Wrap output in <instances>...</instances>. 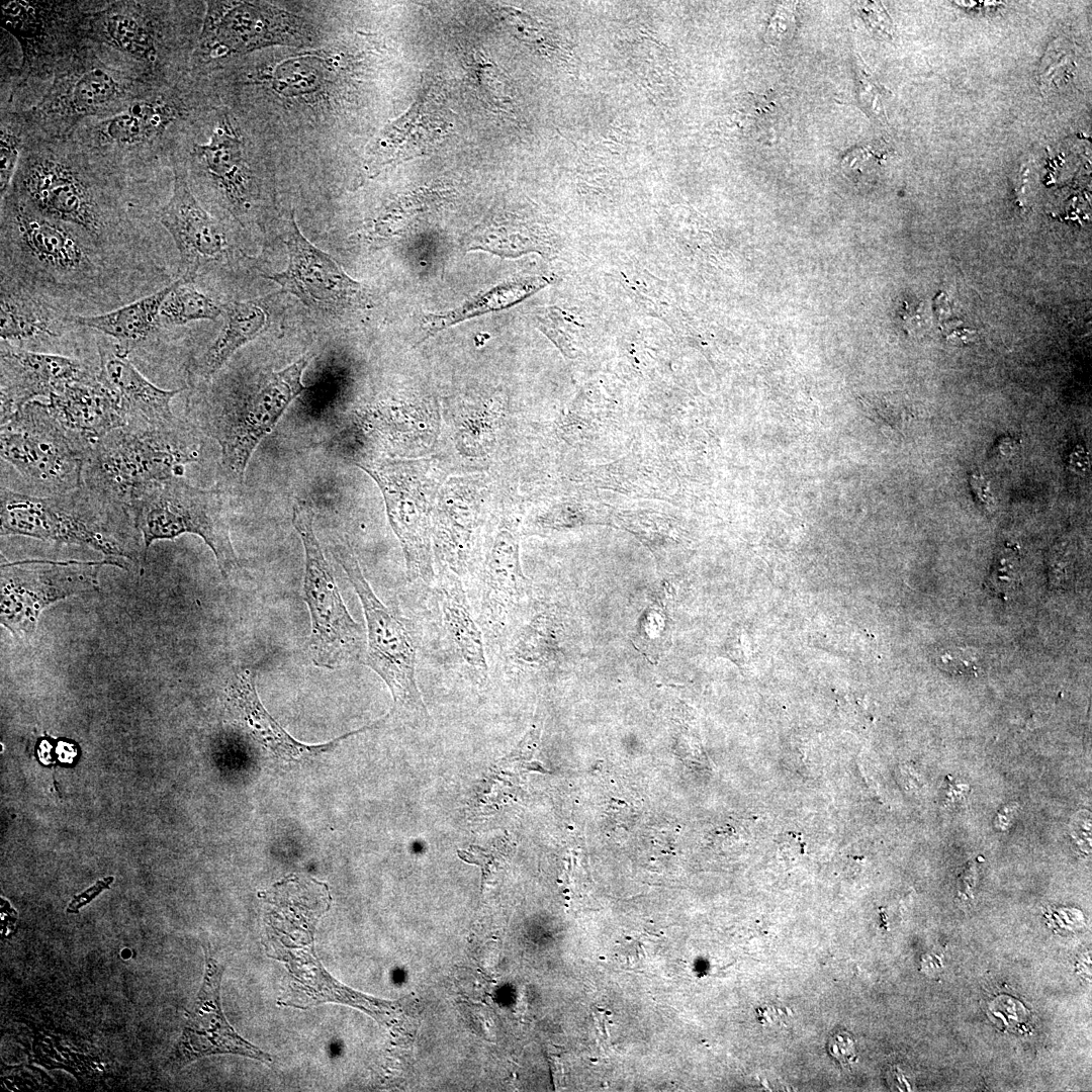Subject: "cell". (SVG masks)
Returning a JSON list of instances; mask_svg holds the SVG:
<instances>
[{"instance_id": "6da1fadb", "label": "cell", "mask_w": 1092, "mask_h": 1092, "mask_svg": "<svg viewBox=\"0 0 1092 1092\" xmlns=\"http://www.w3.org/2000/svg\"><path fill=\"white\" fill-rule=\"evenodd\" d=\"M111 259L73 228L47 218L15 196L1 218V284L66 301L101 290Z\"/></svg>"}, {"instance_id": "7a4b0ae2", "label": "cell", "mask_w": 1092, "mask_h": 1092, "mask_svg": "<svg viewBox=\"0 0 1092 1092\" xmlns=\"http://www.w3.org/2000/svg\"><path fill=\"white\" fill-rule=\"evenodd\" d=\"M266 904L267 953L284 962L289 974L281 1004L306 1008L352 996L322 967L314 950L315 925L331 906L327 884L292 875L259 895Z\"/></svg>"}, {"instance_id": "3957f363", "label": "cell", "mask_w": 1092, "mask_h": 1092, "mask_svg": "<svg viewBox=\"0 0 1092 1092\" xmlns=\"http://www.w3.org/2000/svg\"><path fill=\"white\" fill-rule=\"evenodd\" d=\"M198 447L174 424L160 428L118 427L85 453L83 486L116 506L128 509L153 485L180 476L195 461Z\"/></svg>"}, {"instance_id": "277c9868", "label": "cell", "mask_w": 1092, "mask_h": 1092, "mask_svg": "<svg viewBox=\"0 0 1092 1092\" xmlns=\"http://www.w3.org/2000/svg\"><path fill=\"white\" fill-rule=\"evenodd\" d=\"M336 560L346 572L361 603L366 622V647L361 663L372 669L387 686L393 712L418 720L428 710L417 682L418 640L411 621L384 605L364 576L351 547L337 544Z\"/></svg>"}, {"instance_id": "5b68a950", "label": "cell", "mask_w": 1092, "mask_h": 1092, "mask_svg": "<svg viewBox=\"0 0 1092 1092\" xmlns=\"http://www.w3.org/2000/svg\"><path fill=\"white\" fill-rule=\"evenodd\" d=\"M128 510L143 534L146 550L157 540L195 534L212 550L224 577L237 568L222 490L198 488L176 476L147 489Z\"/></svg>"}, {"instance_id": "8992f818", "label": "cell", "mask_w": 1092, "mask_h": 1092, "mask_svg": "<svg viewBox=\"0 0 1092 1092\" xmlns=\"http://www.w3.org/2000/svg\"><path fill=\"white\" fill-rule=\"evenodd\" d=\"M292 524L305 555L303 593L310 614L307 646L314 665L337 669L362 661L365 641L362 626L349 613L333 569L313 529V511L303 502L293 507Z\"/></svg>"}, {"instance_id": "52a82bcc", "label": "cell", "mask_w": 1092, "mask_h": 1092, "mask_svg": "<svg viewBox=\"0 0 1092 1092\" xmlns=\"http://www.w3.org/2000/svg\"><path fill=\"white\" fill-rule=\"evenodd\" d=\"M307 364L308 358L302 356L282 370L264 373L240 398L228 399L206 412L203 422L220 446L221 466L228 476L244 478L259 443L305 389L302 374Z\"/></svg>"}, {"instance_id": "ba28073f", "label": "cell", "mask_w": 1092, "mask_h": 1092, "mask_svg": "<svg viewBox=\"0 0 1092 1092\" xmlns=\"http://www.w3.org/2000/svg\"><path fill=\"white\" fill-rule=\"evenodd\" d=\"M85 451L48 403L30 401L1 424L2 460L28 483L50 494L83 486Z\"/></svg>"}, {"instance_id": "9c48e42d", "label": "cell", "mask_w": 1092, "mask_h": 1092, "mask_svg": "<svg viewBox=\"0 0 1092 1092\" xmlns=\"http://www.w3.org/2000/svg\"><path fill=\"white\" fill-rule=\"evenodd\" d=\"M356 464L378 484L389 524L402 548L410 581L435 579L432 519L438 476L425 460H363Z\"/></svg>"}, {"instance_id": "30bf717a", "label": "cell", "mask_w": 1092, "mask_h": 1092, "mask_svg": "<svg viewBox=\"0 0 1092 1092\" xmlns=\"http://www.w3.org/2000/svg\"><path fill=\"white\" fill-rule=\"evenodd\" d=\"M1 532L42 540L90 545L107 554H125L104 533L101 509L113 505L86 487L48 494H24L1 486ZM116 506V505H115Z\"/></svg>"}, {"instance_id": "8fae6325", "label": "cell", "mask_w": 1092, "mask_h": 1092, "mask_svg": "<svg viewBox=\"0 0 1092 1092\" xmlns=\"http://www.w3.org/2000/svg\"><path fill=\"white\" fill-rule=\"evenodd\" d=\"M17 196L34 212L65 223L111 259L109 221L94 186L70 165L54 159H33L17 178Z\"/></svg>"}, {"instance_id": "7c38bea8", "label": "cell", "mask_w": 1092, "mask_h": 1092, "mask_svg": "<svg viewBox=\"0 0 1092 1092\" xmlns=\"http://www.w3.org/2000/svg\"><path fill=\"white\" fill-rule=\"evenodd\" d=\"M314 37L301 17L262 1H209L201 38L215 57L273 46H306Z\"/></svg>"}, {"instance_id": "4fadbf2b", "label": "cell", "mask_w": 1092, "mask_h": 1092, "mask_svg": "<svg viewBox=\"0 0 1092 1092\" xmlns=\"http://www.w3.org/2000/svg\"><path fill=\"white\" fill-rule=\"evenodd\" d=\"M283 231L287 267L266 278L277 283L282 292L294 295L312 309L338 311L365 304L363 285L302 235L293 211L285 219Z\"/></svg>"}, {"instance_id": "5bb4252c", "label": "cell", "mask_w": 1092, "mask_h": 1092, "mask_svg": "<svg viewBox=\"0 0 1092 1092\" xmlns=\"http://www.w3.org/2000/svg\"><path fill=\"white\" fill-rule=\"evenodd\" d=\"M98 567L52 562L2 567V624L14 632H32L43 607L92 584Z\"/></svg>"}, {"instance_id": "9a60e30c", "label": "cell", "mask_w": 1092, "mask_h": 1092, "mask_svg": "<svg viewBox=\"0 0 1092 1092\" xmlns=\"http://www.w3.org/2000/svg\"><path fill=\"white\" fill-rule=\"evenodd\" d=\"M526 590L516 529L509 519L500 518L490 536L479 583L477 620L485 642L502 647Z\"/></svg>"}, {"instance_id": "2e32d148", "label": "cell", "mask_w": 1092, "mask_h": 1092, "mask_svg": "<svg viewBox=\"0 0 1092 1092\" xmlns=\"http://www.w3.org/2000/svg\"><path fill=\"white\" fill-rule=\"evenodd\" d=\"M159 220L174 241L180 257V278L186 282H193L226 255L222 226L201 206L183 169L174 168L172 193L160 210Z\"/></svg>"}, {"instance_id": "e0dca14e", "label": "cell", "mask_w": 1092, "mask_h": 1092, "mask_svg": "<svg viewBox=\"0 0 1092 1092\" xmlns=\"http://www.w3.org/2000/svg\"><path fill=\"white\" fill-rule=\"evenodd\" d=\"M1 424L37 396L50 398L93 373L80 360L30 351L1 341Z\"/></svg>"}, {"instance_id": "ac0fdd59", "label": "cell", "mask_w": 1092, "mask_h": 1092, "mask_svg": "<svg viewBox=\"0 0 1092 1092\" xmlns=\"http://www.w3.org/2000/svg\"><path fill=\"white\" fill-rule=\"evenodd\" d=\"M205 971L200 991L187 1015V1022L178 1044V1057L183 1062L214 1054H236L270 1063L269 1055L241 1037L226 1021L219 999L221 966L206 946Z\"/></svg>"}, {"instance_id": "d6986e66", "label": "cell", "mask_w": 1092, "mask_h": 1092, "mask_svg": "<svg viewBox=\"0 0 1092 1092\" xmlns=\"http://www.w3.org/2000/svg\"><path fill=\"white\" fill-rule=\"evenodd\" d=\"M99 377L116 395L122 408L125 425L139 428H160L176 424L171 401L180 389H163L147 379L129 361L127 353L116 344L98 345Z\"/></svg>"}, {"instance_id": "ffe728a7", "label": "cell", "mask_w": 1092, "mask_h": 1092, "mask_svg": "<svg viewBox=\"0 0 1092 1092\" xmlns=\"http://www.w3.org/2000/svg\"><path fill=\"white\" fill-rule=\"evenodd\" d=\"M52 413L86 450L108 432L124 426L125 418L113 391L98 370L53 394Z\"/></svg>"}, {"instance_id": "44dd1931", "label": "cell", "mask_w": 1092, "mask_h": 1092, "mask_svg": "<svg viewBox=\"0 0 1092 1092\" xmlns=\"http://www.w3.org/2000/svg\"><path fill=\"white\" fill-rule=\"evenodd\" d=\"M193 154L230 210H247L253 196V172L245 141L226 114L217 121L209 141L196 145Z\"/></svg>"}, {"instance_id": "7402d4cb", "label": "cell", "mask_w": 1092, "mask_h": 1092, "mask_svg": "<svg viewBox=\"0 0 1092 1092\" xmlns=\"http://www.w3.org/2000/svg\"><path fill=\"white\" fill-rule=\"evenodd\" d=\"M438 585L441 621L449 646L469 678L484 685L489 673L485 638L461 578L452 571L440 570Z\"/></svg>"}, {"instance_id": "603a6c76", "label": "cell", "mask_w": 1092, "mask_h": 1092, "mask_svg": "<svg viewBox=\"0 0 1092 1092\" xmlns=\"http://www.w3.org/2000/svg\"><path fill=\"white\" fill-rule=\"evenodd\" d=\"M228 697L239 720L253 737L286 760H297L328 751L344 738L372 728L373 725L349 732L329 743L308 745L290 736L265 709L257 693L255 673L249 668L242 669L233 676L228 687Z\"/></svg>"}, {"instance_id": "cb8c5ba5", "label": "cell", "mask_w": 1092, "mask_h": 1092, "mask_svg": "<svg viewBox=\"0 0 1092 1092\" xmlns=\"http://www.w3.org/2000/svg\"><path fill=\"white\" fill-rule=\"evenodd\" d=\"M75 313L22 288L1 284L0 337L9 344L61 337Z\"/></svg>"}, {"instance_id": "d4e9b609", "label": "cell", "mask_w": 1092, "mask_h": 1092, "mask_svg": "<svg viewBox=\"0 0 1092 1092\" xmlns=\"http://www.w3.org/2000/svg\"><path fill=\"white\" fill-rule=\"evenodd\" d=\"M462 497L460 493H447L432 519L433 552L440 570L459 576L469 569L478 528L476 502H464Z\"/></svg>"}, {"instance_id": "484cf974", "label": "cell", "mask_w": 1092, "mask_h": 1092, "mask_svg": "<svg viewBox=\"0 0 1092 1092\" xmlns=\"http://www.w3.org/2000/svg\"><path fill=\"white\" fill-rule=\"evenodd\" d=\"M175 281L143 296L128 304L98 314H75L78 327L97 331L115 340L116 345L127 354L134 345L148 340L159 328V314L163 301L174 287Z\"/></svg>"}, {"instance_id": "4316f807", "label": "cell", "mask_w": 1092, "mask_h": 1092, "mask_svg": "<svg viewBox=\"0 0 1092 1092\" xmlns=\"http://www.w3.org/2000/svg\"><path fill=\"white\" fill-rule=\"evenodd\" d=\"M222 330L200 358L195 370L203 379L217 373L241 347L263 332L267 323L265 310L255 301L229 302L222 306Z\"/></svg>"}, {"instance_id": "83f0119b", "label": "cell", "mask_w": 1092, "mask_h": 1092, "mask_svg": "<svg viewBox=\"0 0 1092 1092\" xmlns=\"http://www.w3.org/2000/svg\"><path fill=\"white\" fill-rule=\"evenodd\" d=\"M175 117V107L164 101L136 102L107 119L102 132L117 145L141 144L162 133Z\"/></svg>"}, {"instance_id": "f1b7e54d", "label": "cell", "mask_w": 1092, "mask_h": 1092, "mask_svg": "<svg viewBox=\"0 0 1092 1092\" xmlns=\"http://www.w3.org/2000/svg\"><path fill=\"white\" fill-rule=\"evenodd\" d=\"M562 628L551 612L534 616L515 634L507 661L513 665L540 666L557 659L560 652Z\"/></svg>"}, {"instance_id": "f546056e", "label": "cell", "mask_w": 1092, "mask_h": 1092, "mask_svg": "<svg viewBox=\"0 0 1092 1092\" xmlns=\"http://www.w3.org/2000/svg\"><path fill=\"white\" fill-rule=\"evenodd\" d=\"M220 314L222 306L197 290L192 282L179 278L162 303L159 326H183L199 320L215 321Z\"/></svg>"}, {"instance_id": "4dcf8cb0", "label": "cell", "mask_w": 1092, "mask_h": 1092, "mask_svg": "<svg viewBox=\"0 0 1092 1092\" xmlns=\"http://www.w3.org/2000/svg\"><path fill=\"white\" fill-rule=\"evenodd\" d=\"M101 36L116 50L142 61L157 57L154 36L139 19L124 13H112L101 21Z\"/></svg>"}, {"instance_id": "1f68e13d", "label": "cell", "mask_w": 1092, "mask_h": 1092, "mask_svg": "<svg viewBox=\"0 0 1092 1092\" xmlns=\"http://www.w3.org/2000/svg\"><path fill=\"white\" fill-rule=\"evenodd\" d=\"M124 94L122 85L109 72L101 68L85 71L69 93V108L76 114H93L120 99Z\"/></svg>"}, {"instance_id": "d6a6232c", "label": "cell", "mask_w": 1092, "mask_h": 1092, "mask_svg": "<svg viewBox=\"0 0 1092 1092\" xmlns=\"http://www.w3.org/2000/svg\"><path fill=\"white\" fill-rule=\"evenodd\" d=\"M21 138L12 126L1 124L0 133V194L5 198L15 173Z\"/></svg>"}, {"instance_id": "836d02e7", "label": "cell", "mask_w": 1092, "mask_h": 1092, "mask_svg": "<svg viewBox=\"0 0 1092 1092\" xmlns=\"http://www.w3.org/2000/svg\"><path fill=\"white\" fill-rule=\"evenodd\" d=\"M936 665L956 675H974L979 671L978 657L973 649L952 647L943 650L936 658Z\"/></svg>"}, {"instance_id": "e575fe53", "label": "cell", "mask_w": 1092, "mask_h": 1092, "mask_svg": "<svg viewBox=\"0 0 1092 1092\" xmlns=\"http://www.w3.org/2000/svg\"><path fill=\"white\" fill-rule=\"evenodd\" d=\"M827 1046L829 1054L832 1055L842 1067L851 1068L857 1062L854 1040L847 1031L840 1030L832 1033L829 1037Z\"/></svg>"}, {"instance_id": "d590c367", "label": "cell", "mask_w": 1092, "mask_h": 1092, "mask_svg": "<svg viewBox=\"0 0 1092 1092\" xmlns=\"http://www.w3.org/2000/svg\"><path fill=\"white\" fill-rule=\"evenodd\" d=\"M639 636L647 642V645H656L658 640H662L664 637V617L660 611H647L644 623L640 626Z\"/></svg>"}, {"instance_id": "8d00e7d4", "label": "cell", "mask_w": 1092, "mask_h": 1092, "mask_svg": "<svg viewBox=\"0 0 1092 1092\" xmlns=\"http://www.w3.org/2000/svg\"><path fill=\"white\" fill-rule=\"evenodd\" d=\"M112 877H107L103 880L98 881L94 886H92L82 894L75 896L67 908L68 913H77L82 906L89 903L101 891L109 888V885L112 883Z\"/></svg>"}, {"instance_id": "74e56055", "label": "cell", "mask_w": 1092, "mask_h": 1092, "mask_svg": "<svg viewBox=\"0 0 1092 1092\" xmlns=\"http://www.w3.org/2000/svg\"><path fill=\"white\" fill-rule=\"evenodd\" d=\"M794 15L788 10L780 11L775 15L771 20V24L768 27L770 35L779 34L780 37H786L793 30L794 27Z\"/></svg>"}]
</instances>
